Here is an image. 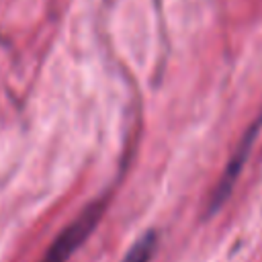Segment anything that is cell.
<instances>
[{
	"label": "cell",
	"mask_w": 262,
	"mask_h": 262,
	"mask_svg": "<svg viewBox=\"0 0 262 262\" xmlns=\"http://www.w3.org/2000/svg\"><path fill=\"white\" fill-rule=\"evenodd\" d=\"M156 233L154 231H147L143 233L133 246L131 250L127 252L125 260L123 262H149L151 256H154V250H156Z\"/></svg>",
	"instance_id": "3957f363"
},
{
	"label": "cell",
	"mask_w": 262,
	"mask_h": 262,
	"mask_svg": "<svg viewBox=\"0 0 262 262\" xmlns=\"http://www.w3.org/2000/svg\"><path fill=\"white\" fill-rule=\"evenodd\" d=\"M104 205L102 203H92L90 207H86L55 239L53 244L47 248L45 256L41 258V262H68L70 256L86 242V237L92 233V229L96 227L100 215H102Z\"/></svg>",
	"instance_id": "6da1fadb"
},
{
	"label": "cell",
	"mask_w": 262,
	"mask_h": 262,
	"mask_svg": "<svg viewBox=\"0 0 262 262\" xmlns=\"http://www.w3.org/2000/svg\"><path fill=\"white\" fill-rule=\"evenodd\" d=\"M260 129H262V117L254 121V125L250 127V131H248V133L244 135V139L239 141L237 151H235L233 158L229 160V164H227V168H225V172H223V176H221V180H219V184H217V188H215V196H213V201H211V207H213V209L219 207V205L225 201V196L231 192V188H233V184H235V180H237V176H239V172H242V168H244V164H246V160H248V154H250V149H252V145H254V141H256Z\"/></svg>",
	"instance_id": "7a4b0ae2"
}]
</instances>
